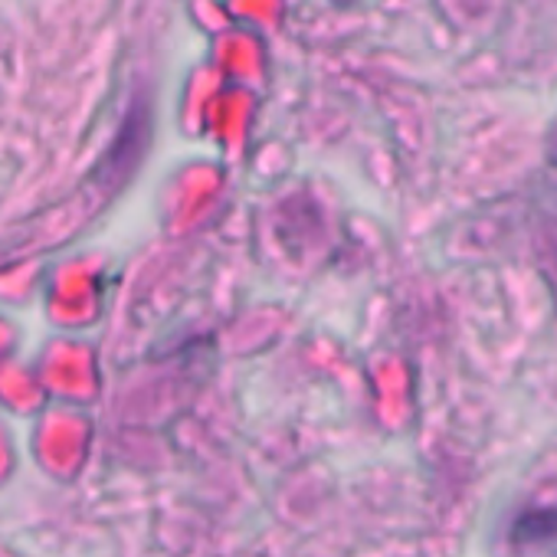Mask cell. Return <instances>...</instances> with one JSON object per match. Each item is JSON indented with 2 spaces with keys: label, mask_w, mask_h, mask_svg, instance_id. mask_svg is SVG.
Here are the masks:
<instances>
[{
  "label": "cell",
  "mask_w": 557,
  "mask_h": 557,
  "mask_svg": "<svg viewBox=\"0 0 557 557\" xmlns=\"http://www.w3.org/2000/svg\"><path fill=\"white\" fill-rule=\"evenodd\" d=\"M511 544L534 547V544H557V505H534L515 515L508 528Z\"/></svg>",
  "instance_id": "1"
},
{
  "label": "cell",
  "mask_w": 557,
  "mask_h": 557,
  "mask_svg": "<svg viewBox=\"0 0 557 557\" xmlns=\"http://www.w3.org/2000/svg\"><path fill=\"white\" fill-rule=\"evenodd\" d=\"M544 158H547L550 168H557V119H554V125L547 128V138H544Z\"/></svg>",
  "instance_id": "2"
}]
</instances>
